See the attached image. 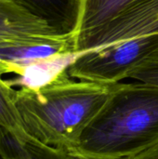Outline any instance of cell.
Here are the masks:
<instances>
[{
	"mask_svg": "<svg viewBox=\"0 0 158 159\" xmlns=\"http://www.w3.org/2000/svg\"><path fill=\"white\" fill-rule=\"evenodd\" d=\"M113 86L74 79L66 68L40 88H20L16 106L26 135L47 146L74 149Z\"/></svg>",
	"mask_w": 158,
	"mask_h": 159,
	"instance_id": "1",
	"label": "cell"
},
{
	"mask_svg": "<svg viewBox=\"0 0 158 159\" xmlns=\"http://www.w3.org/2000/svg\"><path fill=\"white\" fill-rule=\"evenodd\" d=\"M158 147V86L115 83L74 150L102 159H130Z\"/></svg>",
	"mask_w": 158,
	"mask_h": 159,
	"instance_id": "2",
	"label": "cell"
},
{
	"mask_svg": "<svg viewBox=\"0 0 158 159\" xmlns=\"http://www.w3.org/2000/svg\"><path fill=\"white\" fill-rule=\"evenodd\" d=\"M158 48V0H136L80 48L67 66L74 79L115 84Z\"/></svg>",
	"mask_w": 158,
	"mask_h": 159,
	"instance_id": "3",
	"label": "cell"
},
{
	"mask_svg": "<svg viewBox=\"0 0 158 159\" xmlns=\"http://www.w3.org/2000/svg\"><path fill=\"white\" fill-rule=\"evenodd\" d=\"M61 34L21 0H0V46L8 43L57 42Z\"/></svg>",
	"mask_w": 158,
	"mask_h": 159,
	"instance_id": "4",
	"label": "cell"
},
{
	"mask_svg": "<svg viewBox=\"0 0 158 159\" xmlns=\"http://www.w3.org/2000/svg\"><path fill=\"white\" fill-rule=\"evenodd\" d=\"M74 55L73 37L57 42L8 43L0 46V75L22 76L30 69Z\"/></svg>",
	"mask_w": 158,
	"mask_h": 159,
	"instance_id": "5",
	"label": "cell"
},
{
	"mask_svg": "<svg viewBox=\"0 0 158 159\" xmlns=\"http://www.w3.org/2000/svg\"><path fill=\"white\" fill-rule=\"evenodd\" d=\"M136 0H78V18L72 33L74 55L95 33Z\"/></svg>",
	"mask_w": 158,
	"mask_h": 159,
	"instance_id": "6",
	"label": "cell"
},
{
	"mask_svg": "<svg viewBox=\"0 0 158 159\" xmlns=\"http://www.w3.org/2000/svg\"><path fill=\"white\" fill-rule=\"evenodd\" d=\"M61 34H72L78 18V0H21Z\"/></svg>",
	"mask_w": 158,
	"mask_h": 159,
	"instance_id": "7",
	"label": "cell"
},
{
	"mask_svg": "<svg viewBox=\"0 0 158 159\" xmlns=\"http://www.w3.org/2000/svg\"><path fill=\"white\" fill-rule=\"evenodd\" d=\"M16 91L17 89L0 75V128L9 131L20 143H24L28 136L16 106Z\"/></svg>",
	"mask_w": 158,
	"mask_h": 159,
	"instance_id": "8",
	"label": "cell"
},
{
	"mask_svg": "<svg viewBox=\"0 0 158 159\" xmlns=\"http://www.w3.org/2000/svg\"><path fill=\"white\" fill-rule=\"evenodd\" d=\"M25 159H102L79 153L74 149L51 147L32 139L20 143Z\"/></svg>",
	"mask_w": 158,
	"mask_h": 159,
	"instance_id": "9",
	"label": "cell"
},
{
	"mask_svg": "<svg viewBox=\"0 0 158 159\" xmlns=\"http://www.w3.org/2000/svg\"><path fill=\"white\" fill-rule=\"evenodd\" d=\"M127 78L158 86V48L138 61L128 72Z\"/></svg>",
	"mask_w": 158,
	"mask_h": 159,
	"instance_id": "10",
	"label": "cell"
},
{
	"mask_svg": "<svg viewBox=\"0 0 158 159\" xmlns=\"http://www.w3.org/2000/svg\"><path fill=\"white\" fill-rule=\"evenodd\" d=\"M0 159H25L20 142L2 128H0Z\"/></svg>",
	"mask_w": 158,
	"mask_h": 159,
	"instance_id": "11",
	"label": "cell"
},
{
	"mask_svg": "<svg viewBox=\"0 0 158 159\" xmlns=\"http://www.w3.org/2000/svg\"><path fill=\"white\" fill-rule=\"evenodd\" d=\"M130 159H158V147H156L152 150H149L140 156Z\"/></svg>",
	"mask_w": 158,
	"mask_h": 159,
	"instance_id": "12",
	"label": "cell"
}]
</instances>
